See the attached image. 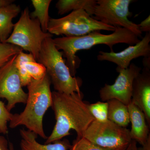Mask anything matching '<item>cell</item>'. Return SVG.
Returning a JSON list of instances; mask_svg holds the SVG:
<instances>
[{
  "mask_svg": "<svg viewBox=\"0 0 150 150\" xmlns=\"http://www.w3.org/2000/svg\"><path fill=\"white\" fill-rule=\"evenodd\" d=\"M52 108L54 110L56 124L45 144L61 140L71 135L74 130L77 134V139L83 137L85 131L95 120L88 108V104L83 100V95L75 93L66 94L52 92Z\"/></svg>",
  "mask_w": 150,
  "mask_h": 150,
  "instance_id": "6da1fadb",
  "label": "cell"
},
{
  "mask_svg": "<svg viewBox=\"0 0 150 150\" xmlns=\"http://www.w3.org/2000/svg\"><path fill=\"white\" fill-rule=\"evenodd\" d=\"M51 83L47 74L39 80L32 79L27 86L26 106L21 113L13 115L9 121L10 128L15 129L23 126L43 139H47L43 129V121L46 111L53 104Z\"/></svg>",
  "mask_w": 150,
  "mask_h": 150,
  "instance_id": "7a4b0ae2",
  "label": "cell"
},
{
  "mask_svg": "<svg viewBox=\"0 0 150 150\" xmlns=\"http://www.w3.org/2000/svg\"><path fill=\"white\" fill-rule=\"evenodd\" d=\"M139 38L128 30L117 27L110 34H102L100 31H94L87 35L79 37H64L53 39L58 50H62L63 57L66 59V64L73 76H75L78 67L77 52L80 50H88L99 44H104L113 52V46L118 43L134 45L140 41Z\"/></svg>",
  "mask_w": 150,
  "mask_h": 150,
  "instance_id": "3957f363",
  "label": "cell"
},
{
  "mask_svg": "<svg viewBox=\"0 0 150 150\" xmlns=\"http://www.w3.org/2000/svg\"><path fill=\"white\" fill-rule=\"evenodd\" d=\"M37 62L46 67V73L56 91L68 95L82 93L80 88L82 80L71 74L63 52L56 48L52 37L43 41Z\"/></svg>",
  "mask_w": 150,
  "mask_h": 150,
  "instance_id": "277c9868",
  "label": "cell"
},
{
  "mask_svg": "<svg viewBox=\"0 0 150 150\" xmlns=\"http://www.w3.org/2000/svg\"><path fill=\"white\" fill-rule=\"evenodd\" d=\"M28 7L21 12L18 21L14 24L12 32L5 43L18 46L32 54L37 62L44 40L53 37L49 33L43 32L39 21L31 18Z\"/></svg>",
  "mask_w": 150,
  "mask_h": 150,
  "instance_id": "5b68a950",
  "label": "cell"
},
{
  "mask_svg": "<svg viewBox=\"0 0 150 150\" xmlns=\"http://www.w3.org/2000/svg\"><path fill=\"white\" fill-rule=\"evenodd\" d=\"M116 28L104 24L95 19L83 9L72 11L59 18H51L48 32L56 35L66 37H79L94 31L104 30L115 31Z\"/></svg>",
  "mask_w": 150,
  "mask_h": 150,
  "instance_id": "8992f818",
  "label": "cell"
},
{
  "mask_svg": "<svg viewBox=\"0 0 150 150\" xmlns=\"http://www.w3.org/2000/svg\"><path fill=\"white\" fill-rule=\"evenodd\" d=\"M83 137L101 147L114 150H125L132 141L130 130L109 120H94Z\"/></svg>",
  "mask_w": 150,
  "mask_h": 150,
  "instance_id": "52a82bcc",
  "label": "cell"
},
{
  "mask_svg": "<svg viewBox=\"0 0 150 150\" xmlns=\"http://www.w3.org/2000/svg\"><path fill=\"white\" fill-rule=\"evenodd\" d=\"M132 0H98L93 17L100 22L113 26L126 28L138 37H141L138 24L129 20L132 16L129 6Z\"/></svg>",
  "mask_w": 150,
  "mask_h": 150,
  "instance_id": "ba28073f",
  "label": "cell"
},
{
  "mask_svg": "<svg viewBox=\"0 0 150 150\" xmlns=\"http://www.w3.org/2000/svg\"><path fill=\"white\" fill-rule=\"evenodd\" d=\"M17 56L13 57L0 69V98L7 100L6 106L10 112L18 103L26 104L28 98L16 65Z\"/></svg>",
  "mask_w": 150,
  "mask_h": 150,
  "instance_id": "9c48e42d",
  "label": "cell"
},
{
  "mask_svg": "<svg viewBox=\"0 0 150 150\" xmlns=\"http://www.w3.org/2000/svg\"><path fill=\"white\" fill-rule=\"evenodd\" d=\"M142 70L133 63L127 69H116L119 75L115 83L112 85L105 84L99 91L101 100L107 101L115 99L128 106L131 102L133 82Z\"/></svg>",
  "mask_w": 150,
  "mask_h": 150,
  "instance_id": "30bf717a",
  "label": "cell"
},
{
  "mask_svg": "<svg viewBox=\"0 0 150 150\" xmlns=\"http://www.w3.org/2000/svg\"><path fill=\"white\" fill-rule=\"evenodd\" d=\"M150 32L146 33L139 43L129 46L123 51L115 53L100 51L97 56L98 61H108L117 65L116 69H126L133 59L150 56Z\"/></svg>",
  "mask_w": 150,
  "mask_h": 150,
  "instance_id": "8fae6325",
  "label": "cell"
},
{
  "mask_svg": "<svg viewBox=\"0 0 150 150\" xmlns=\"http://www.w3.org/2000/svg\"><path fill=\"white\" fill-rule=\"evenodd\" d=\"M144 68L142 73L134 79L131 103L144 114L148 126H150V71Z\"/></svg>",
  "mask_w": 150,
  "mask_h": 150,
  "instance_id": "7c38bea8",
  "label": "cell"
},
{
  "mask_svg": "<svg viewBox=\"0 0 150 150\" xmlns=\"http://www.w3.org/2000/svg\"><path fill=\"white\" fill-rule=\"evenodd\" d=\"M127 107L131 123L130 137L132 140L138 142L142 146L150 135L149 128L146 123L144 114L132 103L131 102Z\"/></svg>",
  "mask_w": 150,
  "mask_h": 150,
  "instance_id": "4fadbf2b",
  "label": "cell"
},
{
  "mask_svg": "<svg viewBox=\"0 0 150 150\" xmlns=\"http://www.w3.org/2000/svg\"><path fill=\"white\" fill-rule=\"evenodd\" d=\"M20 134L21 150H68L71 148V145L67 139L42 144L37 142V135L32 131L22 129L20 130Z\"/></svg>",
  "mask_w": 150,
  "mask_h": 150,
  "instance_id": "5bb4252c",
  "label": "cell"
},
{
  "mask_svg": "<svg viewBox=\"0 0 150 150\" xmlns=\"http://www.w3.org/2000/svg\"><path fill=\"white\" fill-rule=\"evenodd\" d=\"M21 11L20 6L14 3L0 8V42L5 43L9 37L14 25L13 20Z\"/></svg>",
  "mask_w": 150,
  "mask_h": 150,
  "instance_id": "9a60e30c",
  "label": "cell"
},
{
  "mask_svg": "<svg viewBox=\"0 0 150 150\" xmlns=\"http://www.w3.org/2000/svg\"><path fill=\"white\" fill-rule=\"evenodd\" d=\"M108 103V119L121 127H125L130 123L127 105L115 99L107 101Z\"/></svg>",
  "mask_w": 150,
  "mask_h": 150,
  "instance_id": "2e32d148",
  "label": "cell"
},
{
  "mask_svg": "<svg viewBox=\"0 0 150 150\" xmlns=\"http://www.w3.org/2000/svg\"><path fill=\"white\" fill-rule=\"evenodd\" d=\"M95 0H59L56 7L58 13L64 15L71 11L83 9L91 16H93L96 5Z\"/></svg>",
  "mask_w": 150,
  "mask_h": 150,
  "instance_id": "e0dca14e",
  "label": "cell"
},
{
  "mask_svg": "<svg viewBox=\"0 0 150 150\" xmlns=\"http://www.w3.org/2000/svg\"><path fill=\"white\" fill-rule=\"evenodd\" d=\"M51 0H32L34 11L30 13L32 18L37 19L40 23L41 29L44 32H48V23L50 19L49 8Z\"/></svg>",
  "mask_w": 150,
  "mask_h": 150,
  "instance_id": "ac0fdd59",
  "label": "cell"
},
{
  "mask_svg": "<svg viewBox=\"0 0 150 150\" xmlns=\"http://www.w3.org/2000/svg\"><path fill=\"white\" fill-rule=\"evenodd\" d=\"M36 62L32 54H26L21 51L18 54L16 59V65L18 71L22 87L28 86L32 78L28 74L25 68V64L27 62Z\"/></svg>",
  "mask_w": 150,
  "mask_h": 150,
  "instance_id": "d6986e66",
  "label": "cell"
},
{
  "mask_svg": "<svg viewBox=\"0 0 150 150\" xmlns=\"http://www.w3.org/2000/svg\"><path fill=\"white\" fill-rule=\"evenodd\" d=\"M23 51L18 46L0 42V69L13 57Z\"/></svg>",
  "mask_w": 150,
  "mask_h": 150,
  "instance_id": "ffe728a7",
  "label": "cell"
},
{
  "mask_svg": "<svg viewBox=\"0 0 150 150\" xmlns=\"http://www.w3.org/2000/svg\"><path fill=\"white\" fill-rule=\"evenodd\" d=\"M88 108L92 115L96 121L104 122L108 120V103L107 102H98L88 105Z\"/></svg>",
  "mask_w": 150,
  "mask_h": 150,
  "instance_id": "44dd1931",
  "label": "cell"
},
{
  "mask_svg": "<svg viewBox=\"0 0 150 150\" xmlns=\"http://www.w3.org/2000/svg\"><path fill=\"white\" fill-rule=\"evenodd\" d=\"M25 68L30 76L35 80L41 79L47 74L46 67L37 62H26Z\"/></svg>",
  "mask_w": 150,
  "mask_h": 150,
  "instance_id": "7402d4cb",
  "label": "cell"
},
{
  "mask_svg": "<svg viewBox=\"0 0 150 150\" xmlns=\"http://www.w3.org/2000/svg\"><path fill=\"white\" fill-rule=\"evenodd\" d=\"M70 150H114L101 147L82 137L73 142Z\"/></svg>",
  "mask_w": 150,
  "mask_h": 150,
  "instance_id": "603a6c76",
  "label": "cell"
},
{
  "mask_svg": "<svg viewBox=\"0 0 150 150\" xmlns=\"http://www.w3.org/2000/svg\"><path fill=\"white\" fill-rule=\"evenodd\" d=\"M13 114L7 108L3 101L0 100V134H6L8 133V123L11 119Z\"/></svg>",
  "mask_w": 150,
  "mask_h": 150,
  "instance_id": "cb8c5ba5",
  "label": "cell"
},
{
  "mask_svg": "<svg viewBox=\"0 0 150 150\" xmlns=\"http://www.w3.org/2000/svg\"><path fill=\"white\" fill-rule=\"evenodd\" d=\"M139 25V28L141 32H150V16H149L144 21L141 22Z\"/></svg>",
  "mask_w": 150,
  "mask_h": 150,
  "instance_id": "d4e9b609",
  "label": "cell"
},
{
  "mask_svg": "<svg viewBox=\"0 0 150 150\" xmlns=\"http://www.w3.org/2000/svg\"><path fill=\"white\" fill-rule=\"evenodd\" d=\"M0 150H10L8 141L1 135H0Z\"/></svg>",
  "mask_w": 150,
  "mask_h": 150,
  "instance_id": "484cf974",
  "label": "cell"
},
{
  "mask_svg": "<svg viewBox=\"0 0 150 150\" xmlns=\"http://www.w3.org/2000/svg\"><path fill=\"white\" fill-rule=\"evenodd\" d=\"M137 150H150V134L145 144L141 147L137 148Z\"/></svg>",
  "mask_w": 150,
  "mask_h": 150,
  "instance_id": "4316f807",
  "label": "cell"
},
{
  "mask_svg": "<svg viewBox=\"0 0 150 150\" xmlns=\"http://www.w3.org/2000/svg\"><path fill=\"white\" fill-rule=\"evenodd\" d=\"M143 64L144 68L150 69V56L144 57Z\"/></svg>",
  "mask_w": 150,
  "mask_h": 150,
  "instance_id": "83f0119b",
  "label": "cell"
},
{
  "mask_svg": "<svg viewBox=\"0 0 150 150\" xmlns=\"http://www.w3.org/2000/svg\"><path fill=\"white\" fill-rule=\"evenodd\" d=\"M137 142L132 140L130 144L125 150H137Z\"/></svg>",
  "mask_w": 150,
  "mask_h": 150,
  "instance_id": "f1b7e54d",
  "label": "cell"
},
{
  "mask_svg": "<svg viewBox=\"0 0 150 150\" xmlns=\"http://www.w3.org/2000/svg\"><path fill=\"white\" fill-rule=\"evenodd\" d=\"M14 2L13 0H0V8Z\"/></svg>",
  "mask_w": 150,
  "mask_h": 150,
  "instance_id": "f546056e",
  "label": "cell"
},
{
  "mask_svg": "<svg viewBox=\"0 0 150 150\" xmlns=\"http://www.w3.org/2000/svg\"><path fill=\"white\" fill-rule=\"evenodd\" d=\"M9 146L10 150H14V148L13 145L12 143L9 142Z\"/></svg>",
  "mask_w": 150,
  "mask_h": 150,
  "instance_id": "4dcf8cb0",
  "label": "cell"
}]
</instances>
